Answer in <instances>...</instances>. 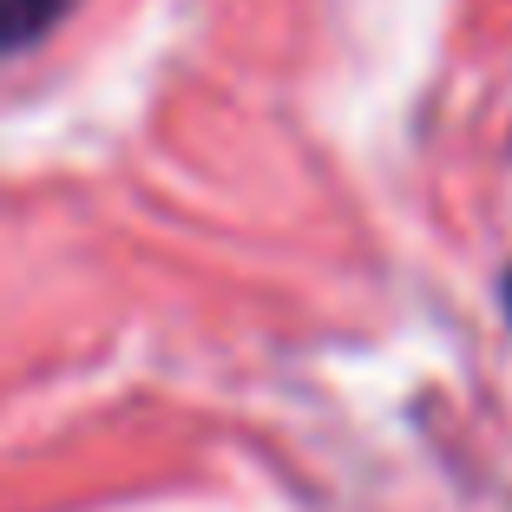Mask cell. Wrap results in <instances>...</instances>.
Wrapping results in <instances>:
<instances>
[{
  "instance_id": "cell-1",
  "label": "cell",
  "mask_w": 512,
  "mask_h": 512,
  "mask_svg": "<svg viewBox=\"0 0 512 512\" xmlns=\"http://www.w3.org/2000/svg\"><path fill=\"white\" fill-rule=\"evenodd\" d=\"M66 7H73V0H0V53H7V46L40 40Z\"/></svg>"
},
{
  "instance_id": "cell-2",
  "label": "cell",
  "mask_w": 512,
  "mask_h": 512,
  "mask_svg": "<svg viewBox=\"0 0 512 512\" xmlns=\"http://www.w3.org/2000/svg\"><path fill=\"white\" fill-rule=\"evenodd\" d=\"M506 309H512V276H506Z\"/></svg>"
}]
</instances>
